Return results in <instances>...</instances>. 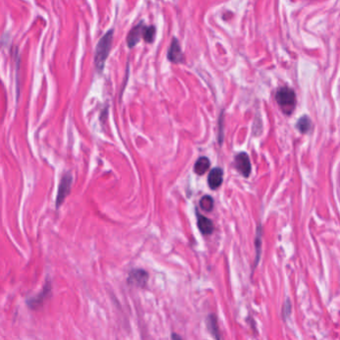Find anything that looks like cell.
I'll list each match as a JSON object with an SVG mask.
<instances>
[{
    "instance_id": "obj_4",
    "label": "cell",
    "mask_w": 340,
    "mask_h": 340,
    "mask_svg": "<svg viewBox=\"0 0 340 340\" xmlns=\"http://www.w3.org/2000/svg\"><path fill=\"white\" fill-rule=\"evenodd\" d=\"M148 281V273L143 270H134L131 272L128 282L131 285H135L137 287H144L146 286Z\"/></svg>"
},
{
    "instance_id": "obj_7",
    "label": "cell",
    "mask_w": 340,
    "mask_h": 340,
    "mask_svg": "<svg viewBox=\"0 0 340 340\" xmlns=\"http://www.w3.org/2000/svg\"><path fill=\"white\" fill-rule=\"evenodd\" d=\"M197 217H198V226H199V230L201 231V233L203 235H210L212 232H213V223L212 221L200 214V213H197Z\"/></svg>"
},
{
    "instance_id": "obj_1",
    "label": "cell",
    "mask_w": 340,
    "mask_h": 340,
    "mask_svg": "<svg viewBox=\"0 0 340 340\" xmlns=\"http://www.w3.org/2000/svg\"><path fill=\"white\" fill-rule=\"evenodd\" d=\"M275 100L284 114L290 115L294 111L296 105V97L292 89L287 87L280 88L275 94Z\"/></svg>"
},
{
    "instance_id": "obj_3",
    "label": "cell",
    "mask_w": 340,
    "mask_h": 340,
    "mask_svg": "<svg viewBox=\"0 0 340 340\" xmlns=\"http://www.w3.org/2000/svg\"><path fill=\"white\" fill-rule=\"evenodd\" d=\"M71 184H72V176L69 173H67L66 175H64V177L62 178L61 183L59 185L57 200H56V206L57 207H59L62 204V203L64 202L66 197L69 195L70 189H71Z\"/></svg>"
},
{
    "instance_id": "obj_9",
    "label": "cell",
    "mask_w": 340,
    "mask_h": 340,
    "mask_svg": "<svg viewBox=\"0 0 340 340\" xmlns=\"http://www.w3.org/2000/svg\"><path fill=\"white\" fill-rule=\"evenodd\" d=\"M168 58L172 62H181L183 60V53L181 50V46L177 40H174L172 43V46L168 53Z\"/></svg>"
},
{
    "instance_id": "obj_13",
    "label": "cell",
    "mask_w": 340,
    "mask_h": 340,
    "mask_svg": "<svg viewBox=\"0 0 340 340\" xmlns=\"http://www.w3.org/2000/svg\"><path fill=\"white\" fill-rule=\"evenodd\" d=\"M207 323H208V328H209L210 332L213 334V336H214V337H216V338H219V336L217 335V325H216V319H215V317H214L213 315H210V316L208 317V321H207Z\"/></svg>"
},
{
    "instance_id": "obj_10",
    "label": "cell",
    "mask_w": 340,
    "mask_h": 340,
    "mask_svg": "<svg viewBox=\"0 0 340 340\" xmlns=\"http://www.w3.org/2000/svg\"><path fill=\"white\" fill-rule=\"evenodd\" d=\"M209 160L206 157H201L195 164V173L197 175H204L209 168Z\"/></svg>"
},
{
    "instance_id": "obj_6",
    "label": "cell",
    "mask_w": 340,
    "mask_h": 340,
    "mask_svg": "<svg viewBox=\"0 0 340 340\" xmlns=\"http://www.w3.org/2000/svg\"><path fill=\"white\" fill-rule=\"evenodd\" d=\"M222 177H223V173H222V170L220 168L212 169L208 175V178H207L208 187L211 190H215V189L219 188L220 185L222 184Z\"/></svg>"
},
{
    "instance_id": "obj_12",
    "label": "cell",
    "mask_w": 340,
    "mask_h": 340,
    "mask_svg": "<svg viewBox=\"0 0 340 340\" xmlns=\"http://www.w3.org/2000/svg\"><path fill=\"white\" fill-rule=\"evenodd\" d=\"M200 205L204 211H210L213 208V200L209 196H204L200 201Z\"/></svg>"
},
{
    "instance_id": "obj_11",
    "label": "cell",
    "mask_w": 340,
    "mask_h": 340,
    "mask_svg": "<svg viewBox=\"0 0 340 340\" xmlns=\"http://www.w3.org/2000/svg\"><path fill=\"white\" fill-rule=\"evenodd\" d=\"M312 127L311 121L307 116H303L302 118H300L297 122V129L301 132V133H307L310 131Z\"/></svg>"
},
{
    "instance_id": "obj_8",
    "label": "cell",
    "mask_w": 340,
    "mask_h": 340,
    "mask_svg": "<svg viewBox=\"0 0 340 340\" xmlns=\"http://www.w3.org/2000/svg\"><path fill=\"white\" fill-rule=\"evenodd\" d=\"M144 30H145V26L140 24L137 25L135 28L132 29V31L130 32L128 38H127V42L130 48L134 47L140 40V38L142 36H144Z\"/></svg>"
},
{
    "instance_id": "obj_14",
    "label": "cell",
    "mask_w": 340,
    "mask_h": 340,
    "mask_svg": "<svg viewBox=\"0 0 340 340\" xmlns=\"http://www.w3.org/2000/svg\"><path fill=\"white\" fill-rule=\"evenodd\" d=\"M155 33H156V29L155 27L151 26V27H145V30H144V39L147 41V42H152L155 38Z\"/></svg>"
},
{
    "instance_id": "obj_2",
    "label": "cell",
    "mask_w": 340,
    "mask_h": 340,
    "mask_svg": "<svg viewBox=\"0 0 340 340\" xmlns=\"http://www.w3.org/2000/svg\"><path fill=\"white\" fill-rule=\"evenodd\" d=\"M112 40H113V30H110L101 38V40L99 41L97 45L96 54H95V64L99 71H101L104 68L106 59L110 53Z\"/></svg>"
},
{
    "instance_id": "obj_5",
    "label": "cell",
    "mask_w": 340,
    "mask_h": 340,
    "mask_svg": "<svg viewBox=\"0 0 340 340\" xmlns=\"http://www.w3.org/2000/svg\"><path fill=\"white\" fill-rule=\"evenodd\" d=\"M236 167L244 177L250 176L252 172V166L250 158L246 153H241L236 157Z\"/></svg>"
}]
</instances>
